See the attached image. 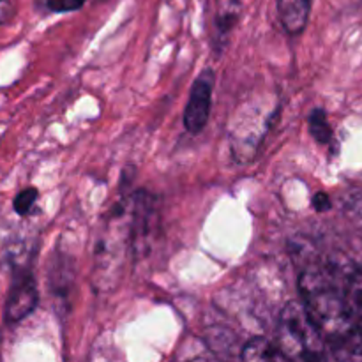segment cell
<instances>
[{"label": "cell", "instance_id": "1", "mask_svg": "<svg viewBox=\"0 0 362 362\" xmlns=\"http://www.w3.org/2000/svg\"><path fill=\"white\" fill-rule=\"evenodd\" d=\"M300 303L329 349L341 357L362 359V338L350 317L345 286L334 272L311 265L299 278Z\"/></svg>", "mask_w": 362, "mask_h": 362}, {"label": "cell", "instance_id": "2", "mask_svg": "<svg viewBox=\"0 0 362 362\" xmlns=\"http://www.w3.org/2000/svg\"><path fill=\"white\" fill-rule=\"evenodd\" d=\"M278 346L286 359H325L327 343L308 317L303 303L290 300L281 310L278 324Z\"/></svg>", "mask_w": 362, "mask_h": 362}, {"label": "cell", "instance_id": "3", "mask_svg": "<svg viewBox=\"0 0 362 362\" xmlns=\"http://www.w3.org/2000/svg\"><path fill=\"white\" fill-rule=\"evenodd\" d=\"M158 225L156 197L148 191H138L134 198L133 216L129 221V239L138 258L151 251V240Z\"/></svg>", "mask_w": 362, "mask_h": 362}, {"label": "cell", "instance_id": "4", "mask_svg": "<svg viewBox=\"0 0 362 362\" xmlns=\"http://www.w3.org/2000/svg\"><path fill=\"white\" fill-rule=\"evenodd\" d=\"M39 292L37 283L30 269H16L11 283L9 296L4 308V320L7 324H18L25 320L37 308Z\"/></svg>", "mask_w": 362, "mask_h": 362}, {"label": "cell", "instance_id": "5", "mask_svg": "<svg viewBox=\"0 0 362 362\" xmlns=\"http://www.w3.org/2000/svg\"><path fill=\"white\" fill-rule=\"evenodd\" d=\"M212 90H214V73L211 69H205L194 80L193 87H191L189 101L184 110V127L191 134H198L207 126L209 117H211Z\"/></svg>", "mask_w": 362, "mask_h": 362}, {"label": "cell", "instance_id": "6", "mask_svg": "<svg viewBox=\"0 0 362 362\" xmlns=\"http://www.w3.org/2000/svg\"><path fill=\"white\" fill-rule=\"evenodd\" d=\"M311 13V0H278V14L283 28L297 35L306 28Z\"/></svg>", "mask_w": 362, "mask_h": 362}, {"label": "cell", "instance_id": "7", "mask_svg": "<svg viewBox=\"0 0 362 362\" xmlns=\"http://www.w3.org/2000/svg\"><path fill=\"white\" fill-rule=\"evenodd\" d=\"M240 359L247 362H257V361H286V357L283 356V352L279 350L278 345L271 341L267 338H253L243 346V352H240Z\"/></svg>", "mask_w": 362, "mask_h": 362}, {"label": "cell", "instance_id": "8", "mask_svg": "<svg viewBox=\"0 0 362 362\" xmlns=\"http://www.w3.org/2000/svg\"><path fill=\"white\" fill-rule=\"evenodd\" d=\"M346 303H349L350 317H352L354 325L362 338V269L352 272L345 285Z\"/></svg>", "mask_w": 362, "mask_h": 362}, {"label": "cell", "instance_id": "9", "mask_svg": "<svg viewBox=\"0 0 362 362\" xmlns=\"http://www.w3.org/2000/svg\"><path fill=\"white\" fill-rule=\"evenodd\" d=\"M308 126H310V133L318 144L327 145L332 141V127L329 124L327 113L322 108H315L308 117Z\"/></svg>", "mask_w": 362, "mask_h": 362}, {"label": "cell", "instance_id": "10", "mask_svg": "<svg viewBox=\"0 0 362 362\" xmlns=\"http://www.w3.org/2000/svg\"><path fill=\"white\" fill-rule=\"evenodd\" d=\"M37 198H39V191L35 189V187H25V189H21L13 200V207L14 211H16V214L27 216L28 212L32 211V207L35 205Z\"/></svg>", "mask_w": 362, "mask_h": 362}, {"label": "cell", "instance_id": "11", "mask_svg": "<svg viewBox=\"0 0 362 362\" xmlns=\"http://www.w3.org/2000/svg\"><path fill=\"white\" fill-rule=\"evenodd\" d=\"M87 0H46V6L53 13H73L83 7Z\"/></svg>", "mask_w": 362, "mask_h": 362}, {"label": "cell", "instance_id": "12", "mask_svg": "<svg viewBox=\"0 0 362 362\" xmlns=\"http://www.w3.org/2000/svg\"><path fill=\"white\" fill-rule=\"evenodd\" d=\"M313 207L317 209L318 212H325L331 209V198H329L327 193H317L313 197Z\"/></svg>", "mask_w": 362, "mask_h": 362}, {"label": "cell", "instance_id": "13", "mask_svg": "<svg viewBox=\"0 0 362 362\" xmlns=\"http://www.w3.org/2000/svg\"><path fill=\"white\" fill-rule=\"evenodd\" d=\"M14 14V6L11 0H0V25L11 20Z\"/></svg>", "mask_w": 362, "mask_h": 362}]
</instances>
